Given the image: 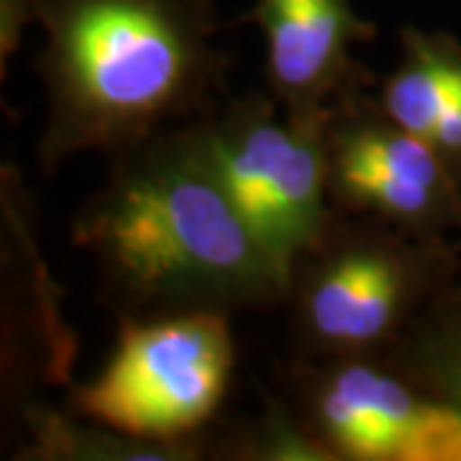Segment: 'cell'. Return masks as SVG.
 Wrapping results in <instances>:
<instances>
[{
  "label": "cell",
  "mask_w": 461,
  "mask_h": 461,
  "mask_svg": "<svg viewBox=\"0 0 461 461\" xmlns=\"http://www.w3.org/2000/svg\"><path fill=\"white\" fill-rule=\"evenodd\" d=\"M47 90L39 165L115 157L223 103L229 54L213 0H33Z\"/></svg>",
  "instance_id": "2"
},
{
  "label": "cell",
  "mask_w": 461,
  "mask_h": 461,
  "mask_svg": "<svg viewBox=\"0 0 461 461\" xmlns=\"http://www.w3.org/2000/svg\"><path fill=\"white\" fill-rule=\"evenodd\" d=\"M293 408L333 461H461V418L390 357H303Z\"/></svg>",
  "instance_id": "6"
},
{
  "label": "cell",
  "mask_w": 461,
  "mask_h": 461,
  "mask_svg": "<svg viewBox=\"0 0 461 461\" xmlns=\"http://www.w3.org/2000/svg\"><path fill=\"white\" fill-rule=\"evenodd\" d=\"M229 456L241 461H333L295 408L272 400L259 420L233 441Z\"/></svg>",
  "instance_id": "12"
},
{
  "label": "cell",
  "mask_w": 461,
  "mask_h": 461,
  "mask_svg": "<svg viewBox=\"0 0 461 461\" xmlns=\"http://www.w3.org/2000/svg\"><path fill=\"white\" fill-rule=\"evenodd\" d=\"M387 357L461 418V277L418 313Z\"/></svg>",
  "instance_id": "11"
},
{
  "label": "cell",
  "mask_w": 461,
  "mask_h": 461,
  "mask_svg": "<svg viewBox=\"0 0 461 461\" xmlns=\"http://www.w3.org/2000/svg\"><path fill=\"white\" fill-rule=\"evenodd\" d=\"M382 111L426 141L461 187V41L405 26L400 59L379 85Z\"/></svg>",
  "instance_id": "9"
},
{
  "label": "cell",
  "mask_w": 461,
  "mask_h": 461,
  "mask_svg": "<svg viewBox=\"0 0 461 461\" xmlns=\"http://www.w3.org/2000/svg\"><path fill=\"white\" fill-rule=\"evenodd\" d=\"M247 21L264 33L267 90L300 129H323L330 105L369 83L351 50L377 26L351 0H254Z\"/></svg>",
  "instance_id": "8"
},
{
  "label": "cell",
  "mask_w": 461,
  "mask_h": 461,
  "mask_svg": "<svg viewBox=\"0 0 461 461\" xmlns=\"http://www.w3.org/2000/svg\"><path fill=\"white\" fill-rule=\"evenodd\" d=\"M33 21V0H0V57L8 59Z\"/></svg>",
  "instance_id": "13"
},
{
  "label": "cell",
  "mask_w": 461,
  "mask_h": 461,
  "mask_svg": "<svg viewBox=\"0 0 461 461\" xmlns=\"http://www.w3.org/2000/svg\"><path fill=\"white\" fill-rule=\"evenodd\" d=\"M329 200L336 213L372 215L423 241L461 233V187L438 154L382 111L366 90L326 118Z\"/></svg>",
  "instance_id": "7"
},
{
  "label": "cell",
  "mask_w": 461,
  "mask_h": 461,
  "mask_svg": "<svg viewBox=\"0 0 461 461\" xmlns=\"http://www.w3.org/2000/svg\"><path fill=\"white\" fill-rule=\"evenodd\" d=\"M461 277L448 241L372 215H330L295 264L287 305L300 357H387L418 313Z\"/></svg>",
  "instance_id": "3"
},
{
  "label": "cell",
  "mask_w": 461,
  "mask_h": 461,
  "mask_svg": "<svg viewBox=\"0 0 461 461\" xmlns=\"http://www.w3.org/2000/svg\"><path fill=\"white\" fill-rule=\"evenodd\" d=\"M200 126L230 198L290 295L295 264L333 215L326 126L290 123L267 87L221 103Z\"/></svg>",
  "instance_id": "5"
},
{
  "label": "cell",
  "mask_w": 461,
  "mask_h": 461,
  "mask_svg": "<svg viewBox=\"0 0 461 461\" xmlns=\"http://www.w3.org/2000/svg\"><path fill=\"white\" fill-rule=\"evenodd\" d=\"M230 318L213 311L121 318L111 359L98 377L72 387L69 408L141 438L200 441L236 366Z\"/></svg>",
  "instance_id": "4"
},
{
  "label": "cell",
  "mask_w": 461,
  "mask_h": 461,
  "mask_svg": "<svg viewBox=\"0 0 461 461\" xmlns=\"http://www.w3.org/2000/svg\"><path fill=\"white\" fill-rule=\"evenodd\" d=\"M29 444L18 459L32 461H193L203 456L200 441L167 444L103 426L69 411H32L26 415Z\"/></svg>",
  "instance_id": "10"
},
{
  "label": "cell",
  "mask_w": 461,
  "mask_h": 461,
  "mask_svg": "<svg viewBox=\"0 0 461 461\" xmlns=\"http://www.w3.org/2000/svg\"><path fill=\"white\" fill-rule=\"evenodd\" d=\"M111 159L69 236L95 264L100 297L118 321L287 305V287L230 198L200 121Z\"/></svg>",
  "instance_id": "1"
}]
</instances>
